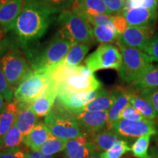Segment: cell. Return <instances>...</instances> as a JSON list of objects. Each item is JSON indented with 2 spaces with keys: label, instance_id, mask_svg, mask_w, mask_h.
<instances>
[{
  "label": "cell",
  "instance_id": "obj_28",
  "mask_svg": "<svg viewBox=\"0 0 158 158\" xmlns=\"http://www.w3.org/2000/svg\"><path fill=\"white\" fill-rule=\"evenodd\" d=\"M130 104L136 108L147 119L154 121L157 118V114L155 110L151 104L141 96L131 92L130 96Z\"/></svg>",
  "mask_w": 158,
  "mask_h": 158
},
{
  "label": "cell",
  "instance_id": "obj_43",
  "mask_svg": "<svg viewBox=\"0 0 158 158\" xmlns=\"http://www.w3.org/2000/svg\"><path fill=\"white\" fill-rule=\"evenodd\" d=\"M9 45L5 40L0 38V59L7 52Z\"/></svg>",
  "mask_w": 158,
  "mask_h": 158
},
{
  "label": "cell",
  "instance_id": "obj_17",
  "mask_svg": "<svg viewBox=\"0 0 158 158\" xmlns=\"http://www.w3.org/2000/svg\"><path fill=\"white\" fill-rule=\"evenodd\" d=\"M129 27H153L158 17L157 11L144 8L125 10L122 13Z\"/></svg>",
  "mask_w": 158,
  "mask_h": 158
},
{
  "label": "cell",
  "instance_id": "obj_5",
  "mask_svg": "<svg viewBox=\"0 0 158 158\" xmlns=\"http://www.w3.org/2000/svg\"><path fill=\"white\" fill-rule=\"evenodd\" d=\"M122 56L119 76L124 82L132 84L151 64L152 61L144 51L118 45Z\"/></svg>",
  "mask_w": 158,
  "mask_h": 158
},
{
  "label": "cell",
  "instance_id": "obj_3",
  "mask_svg": "<svg viewBox=\"0 0 158 158\" xmlns=\"http://www.w3.org/2000/svg\"><path fill=\"white\" fill-rule=\"evenodd\" d=\"M45 124L55 137L64 140L87 135L80 127L76 115L58 102L45 117Z\"/></svg>",
  "mask_w": 158,
  "mask_h": 158
},
{
  "label": "cell",
  "instance_id": "obj_39",
  "mask_svg": "<svg viewBox=\"0 0 158 158\" xmlns=\"http://www.w3.org/2000/svg\"><path fill=\"white\" fill-rule=\"evenodd\" d=\"M141 96L151 104L158 116V88L142 90L141 91Z\"/></svg>",
  "mask_w": 158,
  "mask_h": 158
},
{
  "label": "cell",
  "instance_id": "obj_2",
  "mask_svg": "<svg viewBox=\"0 0 158 158\" xmlns=\"http://www.w3.org/2000/svg\"><path fill=\"white\" fill-rule=\"evenodd\" d=\"M59 31L57 35L73 43L92 44L95 42L92 27L87 19L75 10L59 13L57 19Z\"/></svg>",
  "mask_w": 158,
  "mask_h": 158
},
{
  "label": "cell",
  "instance_id": "obj_32",
  "mask_svg": "<svg viewBox=\"0 0 158 158\" xmlns=\"http://www.w3.org/2000/svg\"><path fill=\"white\" fill-rule=\"evenodd\" d=\"M152 134H147L138 138L131 148L133 156L137 158H152L148 154Z\"/></svg>",
  "mask_w": 158,
  "mask_h": 158
},
{
  "label": "cell",
  "instance_id": "obj_27",
  "mask_svg": "<svg viewBox=\"0 0 158 158\" xmlns=\"http://www.w3.org/2000/svg\"><path fill=\"white\" fill-rule=\"evenodd\" d=\"M116 100V95L114 92H108V93L99 97L95 100L89 102L83 108L81 112H101L108 111L113 106Z\"/></svg>",
  "mask_w": 158,
  "mask_h": 158
},
{
  "label": "cell",
  "instance_id": "obj_34",
  "mask_svg": "<svg viewBox=\"0 0 158 158\" xmlns=\"http://www.w3.org/2000/svg\"><path fill=\"white\" fill-rule=\"evenodd\" d=\"M0 94L7 102H11L14 98V91L10 86L7 78L0 67Z\"/></svg>",
  "mask_w": 158,
  "mask_h": 158
},
{
  "label": "cell",
  "instance_id": "obj_23",
  "mask_svg": "<svg viewBox=\"0 0 158 158\" xmlns=\"http://www.w3.org/2000/svg\"><path fill=\"white\" fill-rule=\"evenodd\" d=\"M18 110L19 103L15 100L6 103L5 109L0 115V140L14 126Z\"/></svg>",
  "mask_w": 158,
  "mask_h": 158
},
{
  "label": "cell",
  "instance_id": "obj_16",
  "mask_svg": "<svg viewBox=\"0 0 158 158\" xmlns=\"http://www.w3.org/2000/svg\"><path fill=\"white\" fill-rule=\"evenodd\" d=\"M58 96L57 85L51 79L48 87L34 103L31 105V109L37 116H46L50 113L54 106L56 99Z\"/></svg>",
  "mask_w": 158,
  "mask_h": 158
},
{
  "label": "cell",
  "instance_id": "obj_44",
  "mask_svg": "<svg viewBox=\"0 0 158 158\" xmlns=\"http://www.w3.org/2000/svg\"><path fill=\"white\" fill-rule=\"evenodd\" d=\"M5 99L3 98V97L0 94V115L3 113V111L5 109L6 103L5 102Z\"/></svg>",
  "mask_w": 158,
  "mask_h": 158
},
{
  "label": "cell",
  "instance_id": "obj_22",
  "mask_svg": "<svg viewBox=\"0 0 158 158\" xmlns=\"http://www.w3.org/2000/svg\"><path fill=\"white\" fill-rule=\"evenodd\" d=\"M72 9L87 17L98 15H112L106 8L103 0H84L79 5H73Z\"/></svg>",
  "mask_w": 158,
  "mask_h": 158
},
{
  "label": "cell",
  "instance_id": "obj_15",
  "mask_svg": "<svg viewBox=\"0 0 158 158\" xmlns=\"http://www.w3.org/2000/svg\"><path fill=\"white\" fill-rule=\"evenodd\" d=\"M86 135L68 140L64 154L67 158H86L97 155L93 142H88Z\"/></svg>",
  "mask_w": 158,
  "mask_h": 158
},
{
  "label": "cell",
  "instance_id": "obj_35",
  "mask_svg": "<svg viewBox=\"0 0 158 158\" xmlns=\"http://www.w3.org/2000/svg\"><path fill=\"white\" fill-rule=\"evenodd\" d=\"M113 16L110 15H98L87 17L88 21L92 27H108L115 28L113 23Z\"/></svg>",
  "mask_w": 158,
  "mask_h": 158
},
{
  "label": "cell",
  "instance_id": "obj_29",
  "mask_svg": "<svg viewBox=\"0 0 158 158\" xmlns=\"http://www.w3.org/2000/svg\"><path fill=\"white\" fill-rule=\"evenodd\" d=\"M95 41L101 44H112L116 43L118 34L115 28L108 27H92Z\"/></svg>",
  "mask_w": 158,
  "mask_h": 158
},
{
  "label": "cell",
  "instance_id": "obj_31",
  "mask_svg": "<svg viewBox=\"0 0 158 158\" xmlns=\"http://www.w3.org/2000/svg\"><path fill=\"white\" fill-rule=\"evenodd\" d=\"M23 135L20 130L13 126L7 133L0 140V150L8 148L18 147L23 142Z\"/></svg>",
  "mask_w": 158,
  "mask_h": 158
},
{
  "label": "cell",
  "instance_id": "obj_42",
  "mask_svg": "<svg viewBox=\"0 0 158 158\" xmlns=\"http://www.w3.org/2000/svg\"><path fill=\"white\" fill-rule=\"evenodd\" d=\"M26 158H54L52 155H45L40 151H31L26 154Z\"/></svg>",
  "mask_w": 158,
  "mask_h": 158
},
{
  "label": "cell",
  "instance_id": "obj_14",
  "mask_svg": "<svg viewBox=\"0 0 158 158\" xmlns=\"http://www.w3.org/2000/svg\"><path fill=\"white\" fill-rule=\"evenodd\" d=\"M24 5V0H0V28L13 29L15 22Z\"/></svg>",
  "mask_w": 158,
  "mask_h": 158
},
{
  "label": "cell",
  "instance_id": "obj_8",
  "mask_svg": "<svg viewBox=\"0 0 158 158\" xmlns=\"http://www.w3.org/2000/svg\"><path fill=\"white\" fill-rule=\"evenodd\" d=\"M85 64L93 73L107 69L119 71L122 64L121 51L113 44H101L86 59Z\"/></svg>",
  "mask_w": 158,
  "mask_h": 158
},
{
  "label": "cell",
  "instance_id": "obj_45",
  "mask_svg": "<svg viewBox=\"0 0 158 158\" xmlns=\"http://www.w3.org/2000/svg\"><path fill=\"white\" fill-rule=\"evenodd\" d=\"M73 1H74L73 5H79V4L81 3L84 0H73Z\"/></svg>",
  "mask_w": 158,
  "mask_h": 158
},
{
  "label": "cell",
  "instance_id": "obj_37",
  "mask_svg": "<svg viewBox=\"0 0 158 158\" xmlns=\"http://www.w3.org/2000/svg\"><path fill=\"white\" fill-rule=\"evenodd\" d=\"M106 8L112 15H122L125 7L126 0H103Z\"/></svg>",
  "mask_w": 158,
  "mask_h": 158
},
{
  "label": "cell",
  "instance_id": "obj_24",
  "mask_svg": "<svg viewBox=\"0 0 158 158\" xmlns=\"http://www.w3.org/2000/svg\"><path fill=\"white\" fill-rule=\"evenodd\" d=\"M132 84L140 92L146 89L158 88L157 67L150 64Z\"/></svg>",
  "mask_w": 158,
  "mask_h": 158
},
{
  "label": "cell",
  "instance_id": "obj_7",
  "mask_svg": "<svg viewBox=\"0 0 158 158\" xmlns=\"http://www.w3.org/2000/svg\"><path fill=\"white\" fill-rule=\"evenodd\" d=\"M0 67L13 91L32 72L27 59L17 51H8L0 59Z\"/></svg>",
  "mask_w": 158,
  "mask_h": 158
},
{
  "label": "cell",
  "instance_id": "obj_48",
  "mask_svg": "<svg viewBox=\"0 0 158 158\" xmlns=\"http://www.w3.org/2000/svg\"><path fill=\"white\" fill-rule=\"evenodd\" d=\"M156 66H157V68H158V64H157V65H156Z\"/></svg>",
  "mask_w": 158,
  "mask_h": 158
},
{
  "label": "cell",
  "instance_id": "obj_25",
  "mask_svg": "<svg viewBox=\"0 0 158 158\" xmlns=\"http://www.w3.org/2000/svg\"><path fill=\"white\" fill-rule=\"evenodd\" d=\"M123 140V138L118 136L110 130H102V131L93 134L92 142L95 145L97 151L106 152L110 148Z\"/></svg>",
  "mask_w": 158,
  "mask_h": 158
},
{
  "label": "cell",
  "instance_id": "obj_40",
  "mask_svg": "<svg viewBox=\"0 0 158 158\" xmlns=\"http://www.w3.org/2000/svg\"><path fill=\"white\" fill-rule=\"evenodd\" d=\"M0 158H26V154L19 147L0 150Z\"/></svg>",
  "mask_w": 158,
  "mask_h": 158
},
{
  "label": "cell",
  "instance_id": "obj_19",
  "mask_svg": "<svg viewBox=\"0 0 158 158\" xmlns=\"http://www.w3.org/2000/svg\"><path fill=\"white\" fill-rule=\"evenodd\" d=\"M116 100L110 109L108 110L107 128L110 130L112 124L119 119L122 111L130 104V96L131 92L124 88L118 87L114 91Z\"/></svg>",
  "mask_w": 158,
  "mask_h": 158
},
{
  "label": "cell",
  "instance_id": "obj_38",
  "mask_svg": "<svg viewBox=\"0 0 158 158\" xmlns=\"http://www.w3.org/2000/svg\"><path fill=\"white\" fill-rule=\"evenodd\" d=\"M144 52L149 56L152 62H158V33H155L148 43Z\"/></svg>",
  "mask_w": 158,
  "mask_h": 158
},
{
  "label": "cell",
  "instance_id": "obj_13",
  "mask_svg": "<svg viewBox=\"0 0 158 158\" xmlns=\"http://www.w3.org/2000/svg\"><path fill=\"white\" fill-rule=\"evenodd\" d=\"M108 111H83L75 114L80 127L85 133L96 134L107 127Z\"/></svg>",
  "mask_w": 158,
  "mask_h": 158
},
{
  "label": "cell",
  "instance_id": "obj_46",
  "mask_svg": "<svg viewBox=\"0 0 158 158\" xmlns=\"http://www.w3.org/2000/svg\"><path fill=\"white\" fill-rule=\"evenodd\" d=\"M153 153H154V157H155L154 158H158V149H157L155 152H153Z\"/></svg>",
  "mask_w": 158,
  "mask_h": 158
},
{
  "label": "cell",
  "instance_id": "obj_21",
  "mask_svg": "<svg viewBox=\"0 0 158 158\" xmlns=\"http://www.w3.org/2000/svg\"><path fill=\"white\" fill-rule=\"evenodd\" d=\"M24 2L34 5L50 15L69 10L74 4L73 0H24Z\"/></svg>",
  "mask_w": 158,
  "mask_h": 158
},
{
  "label": "cell",
  "instance_id": "obj_1",
  "mask_svg": "<svg viewBox=\"0 0 158 158\" xmlns=\"http://www.w3.org/2000/svg\"><path fill=\"white\" fill-rule=\"evenodd\" d=\"M50 16L35 6L24 2L13 29L21 42H34L46 32L50 23Z\"/></svg>",
  "mask_w": 158,
  "mask_h": 158
},
{
  "label": "cell",
  "instance_id": "obj_4",
  "mask_svg": "<svg viewBox=\"0 0 158 158\" xmlns=\"http://www.w3.org/2000/svg\"><path fill=\"white\" fill-rule=\"evenodd\" d=\"M50 81V70H33L15 89V100L19 103L33 104L43 94Z\"/></svg>",
  "mask_w": 158,
  "mask_h": 158
},
{
  "label": "cell",
  "instance_id": "obj_36",
  "mask_svg": "<svg viewBox=\"0 0 158 158\" xmlns=\"http://www.w3.org/2000/svg\"><path fill=\"white\" fill-rule=\"evenodd\" d=\"M119 119H126L130 120V121H144V120H147V118L132 105L129 104L122 111Z\"/></svg>",
  "mask_w": 158,
  "mask_h": 158
},
{
  "label": "cell",
  "instance_id": "obj_33",
  "mask_svg": "<svg viewBox=\"0 0 158 158\" xmlns=\"http://www.w3.org/2000/svg\"><path fill=\"white\" fill-rule=\"evenodd\" d=\"M130 150L131 148L129 147L127 142L122 140L114 145L110 149L100 154V158H121Z\"/></svg>",
  "mask_w": 158,
  "mask_h": 158
},
{
  "label": "cell",
  "instance_id": "obj_20",
  "mask_svg": "<svg viewBox=\"0 0 158 158\" xmlns=\"http://www.w3.org/2000/svg\"><path fill=\"white\" fill-rule=\"evenodd\" d=\"M51 134L45 123L37 122L30 133L23 138V143L32 151H39Z\"/></svg>",
  "mask_w": 158,
  "mask_h": 158
},
{
  "label": "cell",
  "instance_id": "obj_18",
  "mask_svg": "<svg viewBox=\"0 0 158 158\" xmlns=\"http://www.w3.org/2000/svg\"><path fill=\"white\" fill-rule=\"evenodd\" d=\"M37 123V116L31 109V105L19 103V110L14 126L20 130L23 137L30 133Z\"/></svg>",
  "mask_w": 158,
  "mask_h": 158
},
{
  "label": "cell",
  "instance_id": "obj_9",
  "mask_svg": "<svg viewBox=\"0 0 158 158\" xmlns=\"http://www.w3.org/2000/svg\"><path fill=\"white\" fill-rule=\"evenodd\" d=\"M59 94H73L90 92L102 87L101 83L85 65L81 73L65 78L56 84Z\"/></svg>",
  "mask_w": 158,
  "mask_h": 158
},
{
  "label": "cell",
  "instance_id": "obj_12",
  "mask_svg": "<svg viewBox=\"0 0 158 158\" xmlns=\"http://www.w3.org/2000/svg\"><path fill=\"white\" fill-rule=\"evenodd\" d=\"M153 27H129L118 35L116 44L144 51L151 37L153 36Z\"/></svg>",
  "mask_w": 158,
  "mask_h": 158
},
{
  "label": "cell",
  "instance_id": "obj_11",
  "mask_svg": "<svg viewBox=\"0 0 158 158\" xmlns=\"http://www.w3.org/2000/svg\"><path fill=\"white\" fill-rule=\"evenodd\" d=\"M109 91L100 87L90 92H78L73 94H59L58 102L73 114H77L81 112L83 108L99 97L108 93Z\"/></svg>",
  "mask_w": 158,
  "mask_h": 158
},
{
  "label": "cell",
  "instance_id": "obj_26",
  "mask_svg": "<svg viewBox=\"0 0 158 158\" xmlns=\"http://www.w3.org/2000/svg\"><path fill=\"white\" fill-rule=\"evenodd\" d=\"M89 48L90 46L88 44L74 43L61 62L69 66H78L84 60Z\"/></svg>",
  "mask_w": 158,
  "mask_h": 158
},
{
  "label": "cell",
  "instance_id": "obj_47",
  "mask_svg": "<svg viewBox=\"0 0 158 158\" xmlns=\"http://www.w3.org/2000/svg\"><path fill=\"white\" fill-rule=\"evenodd\" d=\"M86 158H100V156L95 155L94 156H91V157H86Z\"/></svg>",
  "mask_w": 158,
  "mask_h": 158
},
{
  "label": "cell",
  "instance_id": "obj_41",
  "mask_svg": "<svg viewBox=\"0 0 158 158\" xmlns=\"http://www.w3.org/2000/svg\"><path fill=\"white\" fill-rule=\"evenodd\" d=\"M113 23L118 35L122 34L129 27V25L123 15H116L113 16Z\"/></svg>",
  "mask_w": 158,
  "mask_h": 158
},
{
  "label": "cell",
  "instance_id": "obj_10",
  "mask_svg": "<svg viewBox=\"0 0 158 158\" xmlns=\"http://www.w3.org/2000/svg\"><path fill=\"white\" fill-rule=\"evenodd\" d=\"M109 130L122 138H139L147 134L155 135L157 133L155 122L148 119L144 121L118 119L112 124Z\"/></svg>",
  "mask_w": 158,
  "mask_h": 158
},
{
  "label": "cell",
  "instance_id": "obj_30",
  "mask_svg": "<svg viewBox=\"0 0 158 158\" xmlns=\"http://www.w3.org/2000/svg\"><path fill=\"white\" fill-rule=\"evenodd\" d=\"M68 141V140L56 138L52 134H51L48 140L45 142L39 151L41 152L45 155H53L54 154L59 152L65 150Z\"/></svg>",
  "mask_w": 158,
  "mask_h": 158
},
{
  "label": "cell",
  "instance_id": "obj_6",
  "mask_svg": "<svg viewBox=\"0 0 158 158\" xmlns=\"http://www.w3.org/2000/svg\"><path fill=\"white\" fill-rule=\"evenodd\" d=\"M73 43L56 35L48 45L36 55L31 62L32 70H47L56 66L64 59Z\"/></svg>",
  "mask_w": 158,
  "mask_h": 158
}]
</instances>
